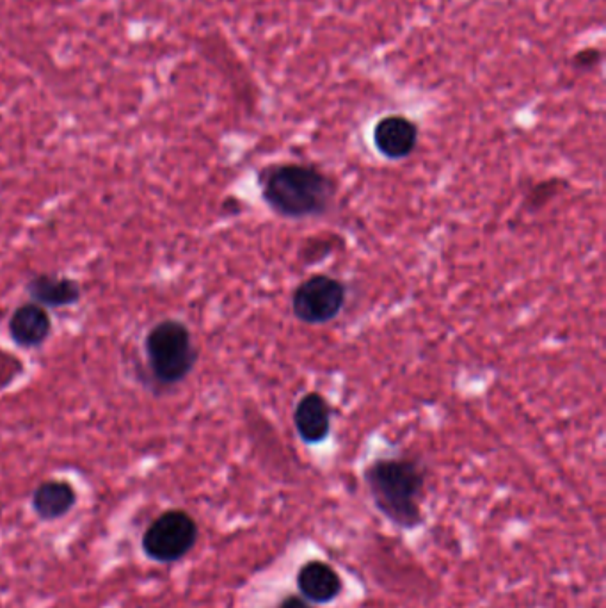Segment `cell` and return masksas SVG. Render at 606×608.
Instances as JSON below:
<instances>
[{
    "instance_id": "obj_6",
    "label": "cell",
    "mask_w": 606,
    "mask_h": 608,
    "mask_svg": "<svg viewBox=\"0 0 606 608\" xmlns=\"http://www.w3.org/2000/svg\"><path fill=\"white\" fill-rule=\"evenodd\" d=\"M374 146L384 159L402 160L415 152L420 130L415 121L402 114H388L375 123Z\"/></svg>"
},
{
    "instance_id": "obj_1",
    "label": "cell",
    "mask_w": 606,
    "mask_h": 608,
    "mask_svg": "<svg viewBox=\"0 0 606 608\" xmlns=\"http://www.w3.org/2000/svg\"><path fill=\"white\" fill-rule=\"evenodd\" d=\"M258 185L265 205L285 219L324 216L335 203V180L315 166L272 164L258 173Z\"/></svg>"
},
{
    "instance_id": "obj_9",
    "label": "cell",
    "mask_w": 606,
    "mask_h": 608,
    "mask_svg": "<svg viewBox=\"0 0 606 608\" xmlns=\"http://www.w3.org/2000/svg\"><path fill=\"white\" fill-rule=\"evenodd\" d=\"M297 589L304 600L315 605H327L342 594L343 582L327 562L310 560L297 573Z\"/></svg>"
},
{
    "instance_id": "obj_4",
    "label": "cell",
    "mask_w": 606,
    "mask_h": 608,
    "mask_svg": "<svg viewBox=\"0 0 606 608\" xmlns=\"http://www.w3.org/2000/svg\"><path fill=\"white\" fill-rule=\"evenodd\" d=\"M198 523L189 512L171 509L162 512L143 536V550L148 559L173 564L184 559L198 541Z\"/></svg>"
},
{
    "instance_id": "obj_12",
    "label": "cell",
    "mask_w": 606,
    "mask_h": 608,
    "mask_svg": "<svg viewBox=\"0 0 606 608\" xmlns=\"http://www.w3.org/2000/svg\"><path fill=\"white\" fill-rule=\"evenodd\" d=\"M601 63V50L598 48H583L573 57L576 70H594Z\"/></svg>"
},
{
    "instance_id": "obj_13",
    "label": "cell",
    "mask_w": 606,
    "mask_h": 608,
    "mask_svg": "<svg viewBox=\"0 0 606 608\" xmlns=\"http://www.w3.org/2000/svg\"><path fill=\"white\" fill-rule=\"evenodd\" d=\"M278 608H313L310 601L304 600L303 596H294L290 594L285 600L281 601Z\"/></svg>"
},
{
    "instance_id": "obj_8",
    "label": "cell",
    "mask_w": 606,
    "mask_h": 608,
    "mask_svg": "<svg viewBox=\"0 0 606 608\" xmlns=\"http://www.w3.org/2000/svg\"><path fill=\"white\" fill-rule=\"evenodd\" d=\"M9 335L16 345L24 349H38L52 333V319L47 308L40 304L24 303L11 313Z\"/></svg>"
},
{
    "instance_id": "obj_11",
    "label": "cell",
    "mask_w": 606,
    "mask_h": 608,
    "mask_svg": "<svg viewBox=\"0 0 606 608\" xmlns=\"http://www.w3.org/2000/svg\"><path fill=\"white\" fill-rule=\"evenodd\" d=\"M77 504V493L66 480H47L41 482L32 493V509L43 521H56L64 518Z\"/></svg>"
},
{
    "instance_id": "obj_3",
    "label": "cell",
    "mask_w": 606,
    "mask_h": 608,
    "mask_svg": "<svg viewBox=\"0 0 606 608\" xmlns=\"http://www.w3.org/2000/svg\"><path fill=\"white\" fill-rule=\"evenodd\" d=\"M144 354L153 379L160 386L185 381L198 361L191 329L182 320H160L144 338Z\"/></svg>"
},
{
    "instance_id": "obj_2",
    "label": "cell",
    "mask_w": 606,
    "mask_h": 608,
    "mask_svg": "<svg viewBox=\"0 0 606 608\" xmlns=\"http://www.w3.org/2000/svg\"><path fill=\"white\" fill-rule=\"evenodd\" d=\"M368 493L377 511L402 530H415L423 523L420 496L425 473L407 457H379L363 472Z\"/></svg>"
},
{
    "instance_id": "obj_10",
    "label": "cell",
    "mask_w": 606,
    "mask_h": 608,
    "mask_svg": "<svg viewBox=\"0 0 606 608\" xmlns=\"http://www.w3.org/2000/svg\"><path fill=\"white\" fill-rule=\"evenodd\" d=\"M27 294L32 303L43 308H68L80 301L82 288L72 278H63L56 274H38L27 283Z\"/></svg>"
},
{
    "instance_id": "obj_5",
    "label": "cell",
    "mask_w": 606,
    "mask_h": 608,
    "mask_svg": "<svg viewBox=\"0 0 606 608\" xmlns=\"http://www.w3.org/2000/svg\"><path fill=\"white\" fill-rule=\"evenodd\" d=\"M347 303V287L329 274H313L292 292V313L297 320L320 326L335 320Z\"/></svg>"
},
{
    "instance_id": "obj_7",
    "label": "cell",
    "mask_w": 606,
    "mask_h": 608,
    "mask_svg": "<svg viewBox=\"0 0 606 608\" xmlns=\"http://www.w3.org/2000/svg\"><path fill=\"white\" fill-rule=\"evenodd\" d=\"M331 406L324 395L310 392L297 400L294 409V427L297 436L306 445H320L331 432Z\"/></svg>"
}]
</instances>
